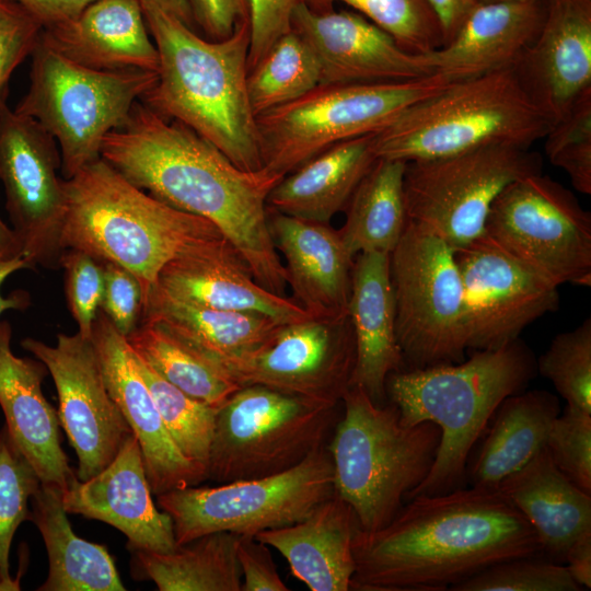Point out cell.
<instances>
[{"mask_svg":"<svg viewBox=\"0 0 591 591\" xmlns=\"http://www.w3.org/2000/svg\"><path fill=\"white\" fill-rule=\"evenodd\" d=\"M101 158L152 197L209 220L262 287L286 296L287 274L269 231L267 205L283 176L265 167H237L211 142L141 101L106 135Z\"/></svg>","mask_w":591,"mask_h":591,"instance_id":"cell-1","label":"cell"},{"mask_svg":"<svg viewBox=\"0 0 591 591\" xmlns=\"http://www.w3.org/2000/svg\"><path fill=\"white\" fill-rule=\"evenodd\" d=\"M350 590L441 591L505 560L542 556L540 540L497 488L407 500L385 526L354 541Z\"/></svg>","mask_w":591,"mask_h":591,"instance_id":"cell-2","label":"cell"},{"mask_svg":"<svg viewBox=\"0 0 591 591\" xmlns=\"http://www.w3.org/2000/svg\"><path fill=\"white\" fill-rule=\"evenodd\" d=\"M159 54L158 78L140 100L217 147L245 171L263 167L259 137L247 94L250 18L219 40L150 3H140Z\"/></svg>","mask_w":591,"mask_h":591,"instance_id":"cell-3","label":"cell"},{"mask_svg":"<svg viewBox=\"0 0 591 591\" xmlns=\"http://www.w3.org/2000/svg\"><path fill=\"white\" fill-rule=\"evenodd\" d=\"M535 372L532 351L518 338L498 349L473 350L461 362L391 373L385 393L402 420L431 421L441 431L429 474L406 500L465 487L473 447L501 402L524 391Z\"/></svg>","mask_w":591,"mask_h":591,"instance_id":"cell-4","label":"cell"},{"mask_svg":"<svg viewBox=\"0 0 591 591\" xmlns=\"http://www.w3.org/2000/svg\"><path fill=\"white\" fill-rule=\"evenodd\" d=\"M65 185L62 248L82 250L123 266L139 280L143 302L170 260L196 244L223 236L209 220L136 187L102 158Z\"/></svg>","mask_w":591,"mask_h":591,"instance_id":"cell-5","label":"cell"},{"mask_svg":"<svg viewBox=\"0 0 591 591\" xmlns=\"http://www.w3.org/2000/svg\"><path fill=\"white\" fill-rule=\"evenodd\" d=\"M551 127L512 68H505L452 82L412 105L374 134L373 150L378 159L408 163L488 146L529 149Z\"/></svg>","mask_w":591,"mask_h":591,"instance_id":"cell-6","label":"cell"},{"mask_svg":"<svg viewBox=\"0 0 591 591\" xmlns=\"http://www.w3.org/2000/svg\"><path fill=\"white\" fill-rule=\"evenodd\" d=\"M341 403L326 445L335 494L354 509L361 530L376 531L429 474L441 431L431 421L405 424L394 404L376 405L359 386H350Z\"/></svg>","mask_w":591,"mask_h":591,"instance_id":"cell-7","label":"cell"},{"mask_svg":"<svg viewBox=\"0 0 591 591\" xmlns=\"http://www.w3.org/2000/svg\"><path fill=\"white\" fill-rule=\"evenodd\" d=\"M31 57L30 85L14 111L54 137L66 179L101 158L106 135L126 121L158 78L140 69L83 67L51 48L42 34Z\"/></svg>","mask_w":591,"mask_h":591,"instance_id":"cell-8","label":"cell"},{"mask_svg":"<svg viewBox=\"0 0 591 591\" xmlns=\"http://www.w3.org/2000/svg\"><path fill=\"white\" fill-rule=\"evenodd\" d=\"M452 82L434 73L401 82L318 84L256 116L263 167L285 176L336 143L381 131Z\"/></svg>","mask_w":591,"mask_h":591,"instance_id":"cell-9","label":"cell"},{"mask_svg":"<svg viewBox=\"0 0 591 591\" xmlns=\"http://www.w3.org/2000/svg\"><path fill=\"white\" fill-rule=\"evenodd\" d=\"M337 405L241 386L217 408L207 479L224 484L296 467L326 445L339 419Z\"/></svg>","mask_w":591,"mask_h":591,"instance_id":"cell-10","label":"cell"},{"mask_svg":"<svg viewBox=\"0 0 591 591\" xmlns=\"http://www.w3.org/2000/svg\"><path fill=\"white\" fill-rule=\"evenodd\" d=\"M334 493V465L325 445L281 474L177 488L157 496V501L173 521L176 545H182L212 532L255 536L293 524Z\"/></svg>","mask_w":591,"mask_h":591,"instance_id":"cell-11","label":"cell"},{"mask_svg":"<svg viewBox=\"0 0 591 591\" xmlns=\"http://www.w3.org/2000/svg\"><path fill=\"white\" fill-rule=\"evenodd\" d=\"M395 331L407 369L465 359L463 289L454 250L407 221L390 253Z\"/></svg>","mask_w":591,"mask_h":591,"instance_id":"cell-12","label":"cell"},{"mask_svg":"<svg viewBox=\"0 0 591 591\" xmlns=\"http://www.w3.org/2000/svg\"><path fill=\"white\" fill-rule=\"evenodd\" d=\"M530 148L488 146L453 157L408 162L404 175L407 221L457 250L485 234L497 195L511 182L542 173Z\"/></svg>","mask_w":591,"mask_h":591,"instance_id":"cell-13","label":"cell"},{"mask_svg":"<svg viewBox=\"0 0 591 591\" xmlns=\"http://www.w3.org/2000/svg\"><path fill=\"white\" fill-rule=\"evenodd\" d=\"M485 234L558 287L591 286V215L542 173L520 177L497 195Z\"/></svg>","mask_w":591,"mask_h":591,"instance_id":"cell-14","label":"cell"},{"mask_svg":"<svg viewBox=\"0 0 591 591\" xmlns=\"http://www.w3.org/2000/svg\"><path fill=\"white\" fill-rule=\"evenodd\" d=\"M61 155L54 137L35 119L0 105V182L5 209L31 269L60 267L67 212Z\"/></svg>","mask_w":591,"mask_h":591,"instance_id":"cell-15","label":"cell"},{"mask_svg":"<svg viewBox=\"0 0 591 591\" xmlns=\"http://www.w3.org/2000/svg\"><path fill=\"white\" fill-rule=\"evenodd\" d=\"M212 363L240 386L258 384L331 404L341 403L356 362L349 316L282 323L254 348Z\"/></svg>","mask_w":591,"mask_h":591,"instance_id":"cell-16","label":"cell"},{"mask_svg":"<svg viewBox=\"0 0 591 591\" xmlns=\"http://www.w3.org/2000/svg\"><path fill=\"white\" fill-rule=\"evenodd\" d=\"M467 350L498 349L559 305L558 286L486 234L454 250Z\"/></svg>","mask_w":591,"mask_h":591,"instance_id":"cell-17","label":"cell"},{"mask_svg":"<svg viewBox=\"0 0 591 591\" xmlns=\"http://www.w3.org/2000/svg\"><path fill=\"white\" fill-rule=\"evenodd\" d=\"M21 346L42 361L58 394V418L78 456L77 477L101 472L132 433L104 382L91 339L59 334L56 345L26 337Z\"/></svg>","mask_w":591,"mask_h":591,"instance_id":"cell-18","label":"cell"},{"mask_svg":"<svg viewBox=\"0 0 591 591\" xmlns=\"http://www.w3.org/2000/svg\"><path fill=\"white\" fill-rule=\"evenodd\" d=\"M291 30L313 50L320 84L401 82L434 74L426 55L402 48L356 11L333 8L317 12L301 1L293 11Z\"/></svg>","mask_w":591,"mask_h":591,"instance_id":"cell-19","label":"cell"},{"mask_svg":"<svg viewBox=\"0 0 591 591\" xmlns=\"http://www.w3.org/2000/svg\"><path fill=\"white\" fill-rule=\"evenodd\" d=\"M90 339L107 391L139 442L152 494L159 496L206 480V471L188 461L171 439L135 352L101 310Z\"/></svg>","mask_w":591,"mask_h":591,"instance_id":"cell-20","label":"cell"},{"mask_svg":"<svg viewBox=\"0 0 591 591\" xmlns=\"http://www.w3.org/2000/svg\"><path fill=\"white\" fill-rule=\"evenodd\" d=\"M554 125L591 91V0H546L542 28L511 67Z\"/></svg>","mask_w":591,"mask_h":591,"instance_id":"cell-21","label":"cell"},{"mask_svg":"<svg viewBox=\"0 0 591 591\" xmlns=\"http://www.w3.org/2000/svg\"><path fill=\"white\" fill-rule=\"evenodd\" d=\"M142 452L134 433L101 472L76 477L62 491L67 513L105 522L127 537V546L166 553L176 547L173 521L153 502Z\"/></svg>","mask_w":591,"mask_h":591,"instance_id":"cell-22","label":"cell"},{"mask_svg":"<svg viewBox=\"0 0 591 591\" xmlns=\"http://www.w3.org/2000/svg\"><path fill=\"white\" fill-rule=\"evenodd\" d=\"M157 286L187 303L259 313L278 323L314 317L291 298L262 287L224 236L196 244L174 257L162 268Z\"/></svg>","mask_w":591,"mask_h":591,"instance_id":"cell-23","label":"cell"},{"mask_svg":"<svg viewBox=\"0 0 591 591\" xmlns=\"http://www.w3.org/2000/svg\"><path fill=\"white\" fill-rule=\"evenodd\" d=\"M274 245L285 258L292 300L314 317L348 315L354 258L338 230L328 223L268 208Z\"/></svg>","mask_w":591,"mask_h":591,"instance_id":"cell-24","label":"cell"},{"mask_svg":"<svg viewBox=\"0 0 591 591\" xmlns=\"http://www.w3.org/2000/svg\"><path fill=\"white\" fill-rule=\"evenodd\" d=\"M11 339L10 323L0 320V407L4 426L39 482L63 491L77 475L61 448L58 414L42 390L47 368L38 359L16 356Z\"/></svg>","mask_w":591,"mask_h":591,"instance_id":"cell-25","label":"cell"},{"mask_svg":"<svg viewBox=\"0 0 591 591\" xmlns=\"http://www.w3.org/2000/svg\"><path fill=\"white\" fill-rule=\"evenodd\" d=\"M546 0L478 2L455 35L426 54L434 73L459 81L511 68L538 35Z\"/></svg>","mask_w":591,"mask_h":591,"instance_id":"cell-26","label":"cell"},{"mask_svg":"<svg viewBox=\"0 0 591 591\" xmlns=\"http://www.w3.org/2000/svg\"><path fill=\"white\" fill-rule=\"evenodd\" d=\"M348 316L356 345L350 386L361 387L376 405L382 406L387 376L405 369L395 331L390 254L374 252L356 256Z\"/></svg>","mask_w":591,"mask_h":591,"instance_id":"cell-27","label":"cell"},{"mask_svg":"<svg viewBox=\"0 0 591 591\" xmlns=\"http://www.w3.org/2000/svg\"><path fill=\"white\" fill-rule=\"evenodd\" d=\"M150 36L139 0H95L76 19L42 32L51 48L83 67L157 73L159 54Z\"/></svg>","mask_w":591,"mask_h":591,"instance_id":"cell-28","label":"cell"},{"mask_svg":"<svg viewBox=\"0 0 591 591\" xmlns=\"http://www.w3.org/2000/svg\"><path fill=\"white\" fill-rule=\"evenodd\" d=\"M360 530L354 509L334 493L303 520L255 537L277 549L293 577L311 591H347L356 570L352 547Z\"/></svg>","mask_w":591,"mask_h":591,"instance_id":"cell-29","label":"cell"},{"mask_svg":"<svg viewBox=\"0 0 591 591\" xmlns=\"http://www.w3.org/2000/svg\"><path fill=\"white\" fill-rule=\"evenodd\" d=\"M498 489L531 524L542 556L552 561L564 565L570 546L591 533V495L557 468L546 447Z\"/></svg>","mask_w":591,"mask_h":591,"instance_id":"cell-30","label":"cell"},{"mask_svg":"<svg viewBox=\"0 0 591 591\" xmlns=\"http://www.w3.org/2000/svg\"><path fill=\"white\" fill-rule=\"evenodd\" d=\"M374 134L336 143L285 175L267 198L278 212L329 223L376 161Z\"/></svg>","mask_w":591,"mask_h":591,"instance_id":"cell-31","label":"cell"},{"mask_svg":"<svg viewBox=\"0 0 591 591\" xmlns=\"http://www.w3.org/2000/svg\"><path fill=\"white\" fill-rule=\"evenodd\" d=\"M48 556V576L38 591H124L115 561L104 545L79 537L62 505V490L43 484L30 500V517Z\"/></svg>","mask_w":591,"mask_h":591,"instance_id":"cell-32","label":"cell"},{"mask_svg":"<svg viewBox=\"0 0 591 591\" xmlns=\"http://www.w3.org/2000/svg\"><path fill=\"white\" fill-rule=\"evenodd\" d=\"M559 414L558 398L547 391H522L505 398L474 461L467 465L471 486L497 488L503 478L524 466L546 447L548 431Z\"/></svg>","mask_w":591,"mask_h":591,"instance_id":"cell-33","label":"cell"},{"mask_svg":"<svg viewBox=\"0 0 591 591\" xmlns=\"http://www.w3.org/2000/svg\"><path fill=\"white\" fill-rule=\"evenodd\" d=\"M239 537L231 532H212L166 553L127 546L131 576L153 581L160 591H241Z\"/></svg>","mask_w":591,"mask_h":591,"instance_id":"cell-34","label":"cell"},{"mask_svg":"<svg viewBox=\"0 0 591 591\" xmlns=\"http://www.w3.org/2000/svg\"><path fill=\"white\" fill-rule=\"evenodd\" d=\"M142 318L160 323L211 360L254 348L282 324L259 313L187 303L172 298L157 285L144 299Z\"/></svg>","mask_w":591,"mask_h":591,"instance_id":"cell-35","label":"cell"},{"mask_svg":"<svg viewBox=\"0 0 591 591\" xmlns=\"http://www.w3.org/2000/svg\"><path fill=\"white\" fill-rule=\"evenodd\" d=\"M407 163L376 159L355 189L340 236L352 256L390 254L407 224L404 175Z\"/></svg>","mask_w":591,"mask_h":591,"instance_id":"cell-36","label":"cell"},{"mask_svg":"<svg viewBox=\"0 0 591 591\" xmlns=\"http://www.w3.org/2000/svg\"><path fill=\"white\" fill-rule=\"evenodd\" d=\"M126 340L162 379L209 406L218 408L241 387L200 350L155 321L141 318Z\"/></svg>","mask_w":591,"mask_h":591,"instance_id":"cell-37","label":"cell"},{"mask_svg":"<svg viewBox=\"0 0 591 591\" xmlns=\"http://www.w3.org/2000/svg\"><path fill=\"white\" fill-rule=\"evenodd\" d=\"M247 94L260 115L304 95L321 82L317 59L292 30L279 37L247 72Z\"/></svg>","mask_w":591,"mask_h":591,"instance_id":"cell-38","label":"cell"},{"mask_svg":"<svg viewBox=\"0 0 591 591\" xmlns=\"http://www.w3.org/2000/svg\"><path fill=\"white\" fill-rule=\"evenodd\" d=\"M137 360L171 439L188 461L207 473L217 408L187 395Z\"/></svg>","mask_w":591,"mask_h":591,"instance_id":"cell-39","label":"cell"},{"mask_svg":"<svg viewBox=\"0 0 591 591\" xmlns=\"http://www.w3.org/2000/svg\"><path fill=\"white\" fill-rule=\"evenodd\" d=\"M317 12L336 2L351 7L387 32L397 44L414 54L426 55L443 45L440 24L427 0H302Z\"/></svg>","mask_w":591,"mask_h":591,"instance_id":"cell-40","label":"cell"},{"mask_svg":"<svg viewBox=\"0 0 591 591\" xmlns=\"http://www.w3.org/2000/svg\"><path fill=\"white\" fill-rule=\"evenodd\" d=\"M39 483L3 426L0 430V591L21 589L22 571L15 579L10 575V548L18 528L28 520L30 500Z\"/></svg>","mask_w":591,"mask_h":591,"instance_id":"cell-41","label":"cell"},{"mask_svg":"<svg viewBox=\"0 0 591 591\" xmlns=\"http://www.w3.org/2000/svg\"><path fill=\"white\" fill-rule=\"evenodd\" d=\"M568 405L591 414V318L558 334L536 362Z\"/></svg>","mask_w":591,"mask_h":591,"instance_id":"cell-42","label":"cell"},{"mask_svg":"<svg viewBox=\"0 0 591 591\" xmlns=\"http://www.w3.org/2000/svg\"><path fill=\"white\" fill-rule=\"evenodd\" d=\"M454 591H579L565 565L543 556L497 563L451 588Z\"/></svg>","mask_w":591,"mask_h":591,"instance_id":"cell-43","label":"cell"},{"mask_svg":"<svg viewBox=\"0 0 591 591\" xmlns=\"http://www.w3.org/2000/svg\"><path fill=\"white\" fill-rule=\"evenodd\" d=\"M549 162L563 169L572 186L591 194V91L583 94L566 116L544 137Z\"/></svg>","mask_w":591,"mask_h":591,"instance_id":"cell-44","label":"cell"},{"mask_svg":"<svg viewBox=\"0 0 591 591\" xmlns=\"http://www.w3.org/2000/svg\"><path fill=\"white\" fill-rule=\"evenodd\" d=\"M546 449L557 468L591 495V414L567 404L551 426Z\"/></svg>","mask_w":591,"mask_h":591,"instance_id":"cell-45","label":"cell"},{"mask_svg":"<svg viewBox=\"0 0 591 591\" xmlns=\"http://www.w3.org/2000/svg\"><path fill=\"white\" fill-rule=\"evenodd\" d=\"M60 267L65 270L68 309L78 324V333L90 339L103 297V262L82 250L65 248Z\"/></svg>","mask_w":591,"mask_h":591,"instance_id":"cell-46","label":"cell"},{"mask_svg":"<svg viewBox=\"0 0 591 591\" xmlns=\"http://www.w3.org/2000/svg\"><path fill=\"white\" fill-rule=\"evenodd\" d=\"M43 27L13 0H0V105L14 70L31 56Z\"/></svg>","mask_w":591,"mask_h":591,"instance_id":"cell-47","label":"cell"},{"mask_svg":"<svg viewBox=\"0 0 591 591\" xmlns=\"http://www.w3.org/2000/svg\"><path fill=\"white\" fill-rule=\"evenodd\" d=\"M102 262L104 289L100 310L126 337L142 318L143 291L139 280L129 270L111 260Z\"/></svg>","mask_w":591,"mask_h":591,"instance_id":"cell-48","label":"cell"},{"mask_svg":"<svg viewBox=\"0 0 591 591\" xmlns=\"http://www.w3.org/2000/svg\"><path fill=\"white\" fill-rule=\"evenodd\" d=\"M302 0H247L250 49L247 69H252L273 44L291 31L293 11Z\"/></svg>","mask_w":591,"mask_h":591,"instance_id":"cell-49","label":"cell"},{"mask_svg":"<svg viewBox=\"0 0 591 591\" xmlns=\"http://www.w3.org/2000/svg\"><path fill=\"white\" fill-rule=\"evenodd\" d=\"M236 556L243 582L241 591H288L274 563L269 546L254 535H240Z\"/></svg>","mask_w":591,"mask_h":591,"instance_id":"cell-50","label":"cell"},{"mask_svg":"<svg viewBox=\"0 0 591 591\" xmlns=\"http://www.w3.org/2000/svg\"><path fill=\"white\" fill-rule=\"evenodd\" d=\"M195 26L208 39L229 37L235 27L250 18L247 0H188Z\"/></svg>","mask_w":591,"mask_h":591,"instance_id":"cell-51","label":"cell"},{"mask_svg":"<svg viewBox=\"0 0 591 591\" xmlns=\"http://www.w3.org/2000/svg\"><path fill=\"white\" fill-rule=\"evenodd\" d=\"M48 30L76 19L95 0H13Z\"/></svg>","mask_w":591,"mask_h":591,"instance_id":"cell-52","label":"cell"},{"mask_svg":"<svg viewBox=\"0 0 591 591\" xmlns=\"http://www.w3.org/2000/svg\"><path fill=\"white\" fill-rule=\"evenodd\" d=\"M443 35V45L459 31L478 0H427Z\"/></svg>","mask_w":591,"mask_h":591,"instance_id":"cell-53","label":"cell"},{"mask_svg":"<svg viewBox=\"0 0 591 591\" xmlns=\"http://www.w3.org/2000/svg\"><path fill=\"white\" fill-rule=\"evenodd\" d=\"M564 565L581 589L591 588V533L581 536L570 546Z\"/></svg>","mask_w":591,"mask_h":591,"instance_id":"cell-54","label":"cell"},{"mask_svg":"<svg viewBox=\"0 0 591 591\" xmlns=\"http://www.w3.org/2000/svg\"><path fill=\"white\" fill-rule=\"evenodd\" d=\"M21 269H31L28 263L23 257L0 262V289L8 277ZM28 305L30 297L26 292L16 291L8 297H3L0 291V315L7 310H24Z\"/></svg>","mask_w":591,"mask_h":591,"instance_id":"cell-55","label":"cell"},{"mask_svg":"<svg viewBox=\"0 0 591 591\" xmlns=\"http://www.w3.org/2000/svg\"><path fill=\"white\" fill-rule=\"evenodd\" d=\"M140 3H150L164 12L171 14L172 16L179 20L185 25L195 30V23L193 19V13L188 0H139Z\"/></svg>","mask_w":591,"mask_h":591,"instance_id":"cell-56","label":"cell"},{"mask_svg":"<svg viewBox=\"0 0 591 591\" xmlns=\"http://www.w3.org/2000/svg\"><path fill=\"white\" fill-rule=\"evenodd\" d=\"M23 257L22 245L13 229L0 217V262Z\"/></svg>","mask_w":591,"mask_h":591,"instance_id":"cell-57","label":"cell"},{"mask_svg":"<svg viewBox=\"0 0 591 591\" xmlns=\"http://www.w3.org/2000/svg\"><path fill=\"white\" fill-rule=\"evenodd\" d=\"M545 0H478V2H538Z\"/></svg>","mask_w":591,"mask_h":591,"instance_id":"cell-58","label":"cell"}]
</instances>
